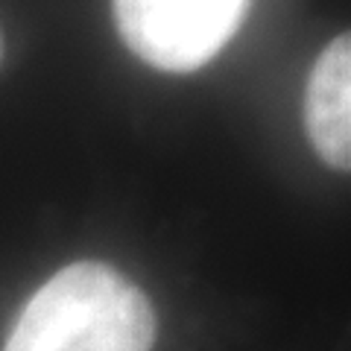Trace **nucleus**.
Listing matches in <instances>:
<instances>
[{
  "mask_svg": "<svg viewBox=\"0 0 351 351\" xmlns=\"http://www.w3.org/2000/svg\"><path fill=\"white\" fill-rule=\"evenodd\" d=\"M156 311L141 287L100 261L59 269L24 304L3 351H152Z\"/></svg>",
  "mask_w": 351,
  "mask_h": 351,
  "instance_id": "obj_1",
  "label": "nucleus"
},
{
  "mask_svg": "<svg viewBox=\"0 0 351 351\" xmlns=\"http://www.w3.org/2000/svg\"><path fill=\"white\" fill-rule=\"evenodd\" d=\"M112 6L120 38L141 62L188 73L226 47L249 0H112Z\"/></svg>",
  "mask_w": 351,
  "mask_h": 351,
  "instance_id": "obj_2",
  "label": "nucleus"
},
{
  "mask_svg": "<svg viewBox=\"0 0 351 351\" xmlns=\"http://www.w3.org/2000/svg\"><path fill=\"white\" fill-rule=\"evenodd\" d=\"M304 129L325 164L351 173V32L319 53L304 91Z\"/></svg>",
  "mask_w": 351,
  "mask_h": 351,
  "instance_id": "obj_3",
  "label": "nucleus"
},
{
  "mask_svg": "<svg viewBox=\"0 0 351 351\" xmlns=\"http://www.w3.org/2000/svg\"><path fill=\"white\" fill-rule=\"evenodd\" d=\"M0 59H3V36H0Z\"/></svg>",
  "mask_w": 351,
  "mask_h": 351,
  "instance_id": "obj_4",
  "label": "nucleus"
}]
</instances>
